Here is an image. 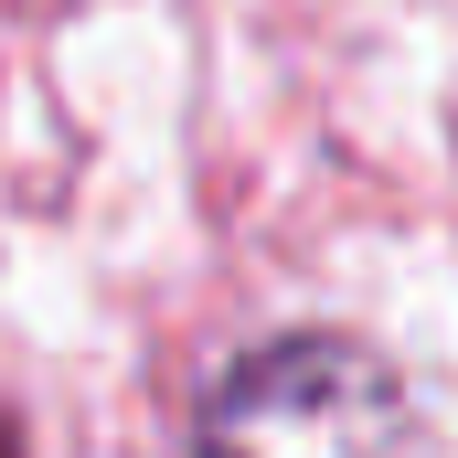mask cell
<instances>
[{
  "instance_id": "cell-1",
  "label": "cell",
  "mask_w": 458,
  "mask_h": 458,
  "mask_svg": "<svg viewBox=\"0 0 458 458\" xmlns=\"http://www.w3.org/2000/svg\"><path fill=\"white\" fill-rule=\"evenodd\" d=\"M192 458H448L427 394L362 331H267L192 394Z\"/></svg>"
},
{
  "instance_id": "cell-2",
  "label": "cell",
  "mask_w": 458,
  "mask_h": 458,
  "mask_svg": "<svg viewBox=\"0 0 458 458\" xmlns=\"http://www.w3.org/2000/svg\"><path fill=\"white\" fill-rule=\"evenodd\" d=\"M0 458H21V416L11 405H0Z\"/></svg>"
}]
</instances>
